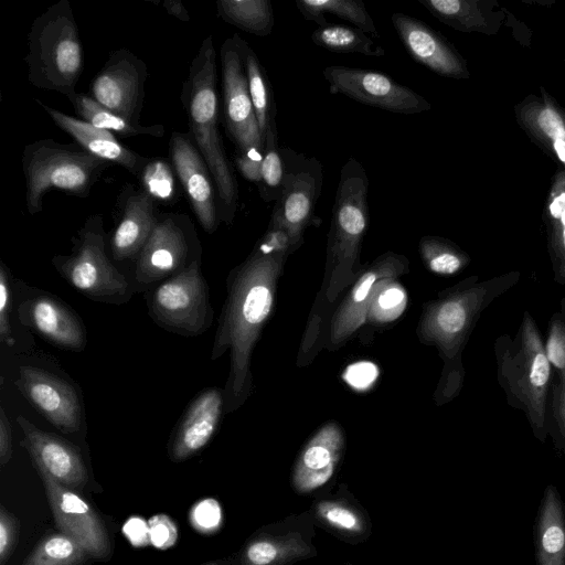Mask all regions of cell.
Listing matches in <instances>:
<instances>
[{
    "label": "cell",
    "instance_id": "8",
    "mask_svg": "<svg viewBox=\"0 0 565 565\" xmlns=\"http://www.w3.org/2000/svg\"><path fill=\"white\" fill-rule=\"evenodd\" d=\"M285 174L281 192L275 202L270 222L284 227L298 246L306 227L312 222L323 183V168L315 157L281 148Z\"/></svg>",
    "mask_w": 565,
    "mask_h": 565
},
{
    "label": "cell",
    "instance_id": "22",
    "mask_svg": "<svg viewBox=\"0 0 565 565\" xmlns=\"http://www.w3.org/2000/svg\"><path fill=\"white\" fill-rule=\"evenodd\" d=\"M19 318L58 348L82 351L86 347V330L81 318L53 296L39 295L25 300L20 306Z\"/></svg>",
    "mask_w": 565,
    "mask_h": 565
},
{
    "label": "cell",
    "instance_id": "29",
    "mask_svg": "<svg viewBox=\"0 0 565 565\" xmlns=\"http://www.w3.org/2000/svg\"><path fill=\"white\" fill-rule=\"evenodd\" d=\"M481 299L482 295L478 291H468L437 305L425 321V333L444 348H452L468 327Z\"/></svg>",
    "mask_w": 565,
    "mask_h": 565
},
{
    "label": "cell",
    "instance_id": "10",
    "mask_svg": "<svg viewBox=\"0 0 565 565\" xmlns=\"http://www.w3.org/2000/svg\"><path fill=\"white\" fill-rule=\"evenodd\" d=\"M223 115L228 136L239 154L263 157L264 139L248 90L238 34L221 46Z\"/></svg>",
    "mask_w": 565,
    "mask_h": 565
},
{
    "label": "cell",
    "instance_id": "17",
    "mask_svg": "<svg viewBox=\"0 0 565 565\" xmlns=\"http://www.w3.org/2000/svg\"><path fill=\"white\" fill-rule=\"evenodd\" d=\"M169 153L199 223L209 234L214 233L221 221L216 186L190 134L173 131L169 140Z\"/></svg>",
    "mask_w": 565,
    "mask_h": 565
},
{
    "label": "cell",
    "instance_id": "30",
    "mask_svg": "<svg viewBox=\"0 0 565 565\" xmlns=\"http://www.w3.org/2000/svg\"><path fill=\"white\" fill-rule=\"evenodd\" d=\"M398 264L399 260L396 257L386 258L375 270L364 273L359 279L334 319L332 328L334 341L344 340L365 321L376 282L396 271Z\"/></svg>",
    "mask_w": 565,
    "mask_h": 565
},
{
    "label": "cell",
    "instance_id": "34",
    "mask_svg": "<svg viewBox=\"0 0 565 565\" xmlns=\"http://www.w3.org/2000/svg\"><path fill=\"white\" fill-rule=\"evenodd\" d=\"M218 17L247 33L268 36L275 18L270 0H217Z\"/></svg>",
    "mask_w": 565,
    "mask_h": 565
},
{
    "label": "cell",
    "instance_id": "44",
    "mask_svg": "<svg viewBox=\"0 0 565 565\" xmlns=\"http://www.w3.org/2000/svg\"><path fill=\"white\" fill-rule=\"evenodd\" d=\"M150 543L157 548H169L178 539L174 522L166 514H156L149 522Z\"/></svg>",
    "mask_w": 565,
    "mask_h": 565
},
{
    "label": "cell",
    "instance_id": "2",
    "mask_svg": "<svg viewBox=\"0 0 565 565\" xmlns=\"http://www.w3.org/2000/svg\"><path fill=\"white\" fill-rule=\"evenodd\" d=\"M190 136L214 179L221 221L234 218L238 188L220 131L216 51L212 35L201 43L181 89Z\"/></svg>",
    "mask_w": 565,
    "mask_h": 565
},
{
    "label": "cell",
    "instance_id": "37",
    "mask_svg": "<svg viewBox=\"0 0 565 565\" xmlns=\"http://www.w3.org/2000/svg\"><path fill=\"white\" fill-rule=\"evenodd\" d=\"M551 248L561 271L565 274V170L558 171L552 181L545 203Z\"/></svg>",
    "mask_w": 565,
    "mask_h": 565
},
{
    "label": "cell",
    "instance_id": "49",
    "mask_svg": "<svg viewBox=\"0 0 565 565\" xmlns=\"http://www.w3.org/2000/svg\"><path fill=\"white\" fill-rule=\"evenodd\" d=\"M122 532L135 546H146L150 543L149 525L140 518L129 519L122 526Z\"/></svg>",
    "mask_w": 565,
    "mask_h": 565
},
{
    "label": "cell",
    "instance_id": "7",
    "mask_svg": "<svg viewBox=\"0 0 565 565\" xmlns=\"http://www.w3.org/2000/svg\"><path fill=\"white\" fill-rule=\"evenodd\" d=\"M316 525L308 510L258 527L232 556L234 565H295L317 556Z\"/></svg>",
    "mask_w": 565,
    "mask_h": 565
},
{
    "label": "cell",
    "instance_id": "36",
    "mask_svg": "<svg viewBox=\"0 0 565 565\" xmlns=\"http://www.w3.org/2000/svg\"><path fill=\"white\" fill-rule=\"evenodd\" d=\"M89 558L77 541L56 532L43 537L22 565H85Z\"/></svg>",
    "mask_w": 565,
    "mask_h": 565
},
{
    "label": "cell",
    "instance_id": "39",
    "mask_svg": "<svg viewBox=\"0 0 565 565\" xmlns=\"http://www.w3.org/2000/svg\"><path fill=\"white\" fill-rule=\"evenodd\" d=\"M406 302L405 290L390 278H382L376 282L367 316L372 321L390 322L401 316Z\"/></svg>",
    "mask_w": 565,
    "mask_h": 565
},
{
    "label": "cell",
    "instance_id": "48",
    "mask_svg": "<svg viewBox=\"0 0 565 565\" xmlns=\"http://www.w3.org/2000/svg\"><path fill=\"white\" fill-rule=\"evenodd\" d=\"M263 157L254 154H239L235 157V164L239 173L248 181L259 183L262 180Z\"/></svg>",
    "mask_w": 565,
    "mask_h": 565
},
{
    "label": "cell",
    "instance_id": "53",
    "mask_svg": "<svg viewBox=\"0 0 565 565\" xmlns=\"http://www.w3.org/2000/svg\"><path fill=\"white\" fill-rule=\"evenodd\" d=\"M202 565H234V559L233 557H228L223 559L211 561Z\"/></svg>",
    "mask_w": 565,
    "mask_h": 565
},
{
    "label": "cell",
    "instance_id": "6",
    "mask_svg": "<svg viewBox=\"0 0 565 565\" xmlns=\"http://www.w3.org/2000/svg\"><path fill=\"white\" fill-rule=\"evenodd\" d=\"M149 312L163 328L185 335H198L210 324L207 284L200 262L193 259L181 271L161 282L151 294Z\"/></svg>",
    "mask_w": 565,
    "mask_h": 565
},
{
    "label": "cell",
    "instance_id": "11",
    "mask_svg": "<svg viewBox=\"0 0 565 565\" xmlns=\"http://www.w3.org/2000/svg\"><path fill=\"white\" fill-rule=\"evenodd\" d=\"M369 178L355 158H349L340 170L332 207L329 249L338 262H352L369 224Z\"/></svg>",
    "mask_w": 565,
    "mask_h": 565
},
{
    "label": "cell",
    "instance_id": "16",
    "mask_svg": "<svg viewBox=\"0 0 565 565\" xmlns=\"http://www.w3.org/2000/svg\"><path fill=\"white\" fill-rule=\"evenodd\" d=\"M15 386L25 399L55 428L72 434L82 427L83 407L76 390L62 377L22 365Z\"/></svg>",
    "mask_w": 565,
    "mask_h": 565
},
{
    "label": "cell",
    "instance_id": "24",
    "mask_svg": "<svg viewBox=\"0 0 565 565\" xmlns=\"http://www.w3.org/2000/svg\"><path fill=\"white\" fill-rule=\"evenodd\" d=\"M223 405L218 388H206L191 402L169 443L172 461H184L205 447L218 426Z\"/></svg>",
    "mask_w": 565,
    "mask_h": 565
},
{
    "label": "cell",
    "instance_id": "5",
    "mask_svg": "<svg viewBox=\"0 0 565 565\" xmlns=\"http://www.w3.org/2000/svg\"><path fill=\"white\" fill-rule=\"evenodd\" d=\"M71 255L52 259L58 273L85 296L106 300L127 295L128 282L106 254L102 215L89 216L74 237Z\"/></svg>",
    "mask_w": 565,
    "mask_h": 565
},
{
    "label": "cell",
    "instance_id": "41",
    "mask_svg": "<svg viewBox=\"0 0 565 565\" xmlns=\"http://www.w3.org/2000/svg\"><path fill=\"white\" fill-rule=\"evenodd\" d=\"M140 183L153 200L170 202L175 195V183L170 166L163 159H150L139 177Z\"/></svg>",
    "mask_w": 565,
    "mask_h": 565
},
{
    "label": "cell",
    "instance_id": "47",
    "mask_svg": "<svg viewBox=\"0 0 565 565\" xmlns=\"http://www.w3.org/2000/svg\"><path fill=\"white\" fill-rule=\"evenodd\" d=\"M379 374L376 365L371 362H359L350 365L343 374L349 385L356 390H365L371 386Z\"/></svg>",
    "mask_w": 565,
    "mask_h": 565
},
{
    "label": "cell",
    "instance_id": "35",
    "mask_svg": "<svg viewBox=\"0 0 565 565\" xmlns=\"http://www.w3.org/2000/svg\"><path fill=\"white\" fill-rule=\"evenodd\" d=\"M312 42L334 53H356L372 57H382L385 50L362 30L337 23L318 26L311 33Z\"/></svg>",
    "mask_w": 565,
    "mask_h": 565
},
{
    "label": "cell",
    "instance_id": "32",
    "mask_svg": "<svg viewBox=\"0 0 565 565\" xmlns=\"http://www.w3.org/2000/svg\"><path fill=\"white\" fill-rule=\"evenodd\" d=\"M67 99L73 105L81 120L96 128L115 132L122 137L149 136L160 138L164 135V127L161 124L148 126L132 124L96 102L89 95L75 92Z\"/></svg>",
    "mask_w": 565,
    "mask_h": 565
},
{
    "label": "cell",
    "instance_id": "15",
    "mask_svg": "<svg viewBox=\"0 0 565 565\" xmlns=\"http://www.w3.org/2000/svg\"><path fill=\"white\" fill-rule=\"evenodd\" d=\"M195 236L189 216L159 213L147 243L136 257V279L151 284L171 277L188 265L191 243Z\"/></svg>",
    "mask_w": 565,
    "mask_h": 565
},
{
    "label": "cell",
    "instance_id": "3",
    "mask_svg": "<svg viewBox=\"0 0 565 565\" xmlns=\"http://www.w3.org/2000/svg\"><path fill=\"white\" fill-rule=\"evenodd\" d=\"M83 47L68 0H58L36 17L28 33L29 82L65 97L74 94L83 72Z\"/></svg>",
    "mask_w": 565,
    "mask_h": 565
},
{
    "label": "cell",
    "instance_id": "20",
    "mask_svg": "<svg viewBox=\"0 0 565 565\" xmlns=\"http://www.w3.org/2000/svg\"><path fill=\"white\" fill-rule=\"evenodd\" d=\"M17 422L36 469L45 471L74 491L84 490L88 482V472L77 447L58 435L39 429L23 416H18Z\"/></svg>",
    "mask_w": 565,
    "mask_h": 565
},
{
    "label": "cell",
    "instance_id": "52",
    "mask_svg": "<svg viewBox=\"0 0 565 565\" xmlns=\"http://www.w3.org/2000/svg\"><path fill=\"white\" fill-rule=\"evenodd\" d=\"M161 4L169 14L180 21L188 22L190 20L189 12L180 0H166Z\"/></svg>",
    "mask_w": 565,
    "mask_h": 565
},
{
    "label": "cell",
    "instance_id": "46",
    "mask_svg": "<svg viewBox=\"0 0 565 565\" xmlns=\"http://www.w3.org/2000/svg\"><path fill=\"white\" fill-rule=\"evenodd\" d=\"M221 520V509L216 501L207 499L193 507L191 522L202 532H210L217 527Z\"/></svg>",
    "mask_w": 565,
    "mask_h": 565
},
{
    "label": "cell",
    "instance_id": "28",
    "mask_svg": "<svg viewBox=\"0 0 565 565\" xmlns=\"http://www.w3.org/2000/svg\"><path fill=\"white\" fill-rule=\"evenodd\" d=\"M533 534L536 565H565V504L553 484L543 491Z\"/></svg>",
    "mask_w": 565,
    "mask_h": 565
},
{
    "label": "cell",
    "instance_id": "13",
    "mask_svg": "<svg viewBox=\"0 0 565 565\" xmlns=\"http://www.w3.org/2000/svg\"><path fill=\"white\" fill-rule=\"evenodd\" d=\"M148 70L142 60L127 49L109 53L94 76L90 97L132 124H140Z\"/></svg>",
    "mask_w": 565,
    "mask_h": 565
},
{
    "label": "cell",
    "instance_id": "45",
    "mask_svg": "<svg viewBox=\"0 0 565 565\" xmlns=\"http://www.w3.org/2000/svg\"><path fill=\"white\" fill-rule=\"evenodd\" d=\"M545 353L551 365L565 372V326L555 321L551 326L545 345Z\"/></svg>",
    "mask_w": 565,
    "mask_h": 565
},
{
    "label": "cell",
    "instance_id": "23",
    "mask_svg": "<svg viewBox=\"0 0 565 565\" xmlns=\"http://www.w3.org/2000/svg\"><path fill=\"white\" fill-rule=\"evenodd\" d=\"M520 128L565 170V108L545 88L530 94L514 107Z\"/></svg>",
    "mask_w": 565,
    "mask_h": 565
},
{
    "label": "cell",
    "instance_id": "55",
    "mask_svg": "<svg viewBox=\"0 0 565 565\" xmlns=\"http://www.w3.org/2000/svg\"><path fill=\"white\" fill-rule=\"evenodd\" d=\"M563 376L565 377V372L563 373Z\"/></svg>",
    "mask_w": 565,
    "mask_h": 565
},
{
    "label": "cell",
    "instance_id": "26",
    "mask_svg": "<svg viewBox=\"0 0 565 565\" xmlns=\"http://www.w3.org/2000/svg\"><path fill=\"white\" fill-rule=\"evenodd\" d=\"M50 116L54 124L68 134L82 148L94 157L108 163L125 168L137 178L140 177L150 158L120 143L110 131L96 128L78 118L62 113L41 100H35Z\"/></svg>",
    "mask_w": 565,
    "mask_h": 565
},
{
    "label": "cell",
    "instance_id": "1",
    "mask_svg": "<svg viewBox=\"0 0 565 565\" xmlns=\"http://www.w3.org/2000/svg\"><path fill=\"white\" fill-rule=\"evenodd\" d=\"M295 247L288 232L270 224L260 245L238 269L228 289L211 354L215 360L231 351V370L226 385L227 408L247 388L249 359L260 328L268 318L274 298L275 278L285 254Z\"/></svg>",
    "mask_w": 565,
    "mask_h": 565
},
{
    "label": "cell",
    "instance_id": "19",
    "mask_svg": "<svg viewBox=\"0 0 565 565\" xmlns=\"http://www.w3.org/2000/svg\"><path fill=\"white\" fill-rule=\"evenodd\" d=\"M391 21L407 53L416 63L444 77H470L466 60L441 33L401 12L393 13Z\"/></svg>",
    "mask_w": 565,
    "mask_h": 565
},
{
    "label": "cell",
    "instance_id": "9",
    "mask_svg": "<svg viewBox=\"0 0 565 565\" xmlns=\"http://www.w3.org/2000/svg\"><path fill=\"white\" fill-rule=\"evenodd\" d=\"M501 360L510 392L527 409L534 427L543 430L551 364L531 317L525 316L523 321L519 350L503 353Z\"/></svg>",
    "mask_w": 565,
    "mask_h": 565
},
{
    "label": "cell",
    "instance_id": "12",
    "mask_svg": "<svg viewBox=\"0 0 565 565\" xmlns=\"http://www.w3.org/2000/svg\"><path fill=\"white\" fill-rule=\"evenodd\" d=\"M332 94L395 114L415 115L430 110V103L391 76L373 70L327 66L322 72Z\"/></svg>",
    "mask_w": 565,
    "mask_h": 565
},
{
    "label": "cell",
    "instance_id": "31",
    "mask_svg": "<svg viewBox=\"0 0 565 565\" xmlns=\"http://www.w3.org/2000/svg\"><path fill=\"white\" fill-rule=\"evenodd\" d=\"M238 44L247 76L249 95L264 139L269 129L277 127V110L273 87L266 70L260 63L255 51L239 35Z\"/></svg>",
    "mask_w": 565,
    "mask_h": 565
},
{
    "label": "cell",
    "instance_id": "4",
    "mask_svg": "<svg viewBox=\"0 0 565 565\" xmlns=\"http://www.w3.org/2000/svg\"><path fill=\"white\" fill-rule=\"evenodd\" d=\"M108 166L78 143L40 139L25 145L22 170L28 212L34 215L42 211L43 196L50 189L79 198L88 196L93 184Z\"/></svg>",
    "mask_w": 565,
    "mask_h": 565
},
{
    "label": "cell",
    "instance_id": "18",
    "mask_svg": "<svg viewBox=\"0 0 565 565\" xmlns=\"http://www.w3.org/2000/svg\"><path fill=\"white\" fill-rule=\"evenodd\" d=\"M344 452L341 428L328 424L303 446L296 459L290 486L298 495L318 497L332 490Z\"/></svg>",
    "mask_w": 565,
    "mask_h": 565
},
{
    "label": "cell",
    "instance_id": "38",
    "mask_svg": "<svg viewBox=\"0 0 565 565\" xmlns=\"http://www.w3.org/2000/svg\"><path fill=\"white\" fill-rule=\"evenodd\" d=\"M285 174L281 147L278 143V129L271 128L264 138L262 180L257 184L259 195L266 203L276 202L280 195Z\"/></svg>",
    "mask_w": 565,
    "mask_h": 565
},
{
    "label": "cell",
    "instance_id": "27",
    "mask_svg": "<svg viewBox=\"0 0 565 565\" xmlns=\"http://www.w3.org/2000/svg\"><path fill=\"white\" fill-rule=\"evenodd\" d=\"M433 17L465 33L497 34L508 15L494 0H417Z\"/></svg>",
    "mask_w": 565,
    "mask_h": 565
},
{
    "label": "cell",
    "instance_id": "14",
    "mask_svg": "<svg viewBox=\"0 0 565 565\" xmlns=\"http://www.w3.org/2000/svg\"><path fill=\"white\" fill-rule=\"evenodd\" d=\"M36 470L58 532L77 541L92 558L109 559L111 544L107 527L97 511L79 492L61 484L45 471Z\"/></svg>",
    "mask_w": 565,
    "mask_h": 565
},
{
    "label": "cell",
    "instance_id": "33",
    "mask_svg": "<svg viewBox=\"0 0 565 565\" xmlns=\"http://www.w3.org/2000/svg\"><path fill=\"white\" fill-rule=\"evenodd\" d=\"M295 3L305 20L319 26L328 23L326 14L329 13L349 21L369 35L380 38L379 30L361 0H296Z\"/></svg>",
    "mask_w": 565,
    "mask_h": 565
},
{
    "label": "cell",
    "instance_id": "25",
    "mask_svg": "<svg viewBox=\"0 0 565 565\" xmlns=\"http://www.w3.org/2000/svg\"><path fill=\"white\" fill-rule=\"evenodd\" d=\"M120 220L110 239L111 255L121 262L137 257L157 223L154 200L143 189L127 184L119 200Z\"/></svg>",
    "mask_w": 565,
    "mask_h": 565
},
{
    "label": "cell",
    "instance_id": "51",
    "mask_svg": "<svg viewBox=\"0 0 565 565\" xmlns=\"http://www.w3.org/2000/svg\"><path fill=\"white\" fill-rule=\"evenodd\" d=\"M555 415L558 422L559 431L564 443L565 451V377H562L559 388L557 391V399L555 398Z\"/></svg>",
    "mask_w": 565,
    "mask_h": 565
},
{
    "label": "cell",
    "instance_id": "50",
    "mask_svg": "<svg viewBox=\"0 0 565 565\" xmlns=\"http://www.w3.org/2000/svg\"><path fill=\"white\" fill-rule=\"evenodd\" d=\"M12 456V431L10 422L0 407V465L6 466Z\"/></svg>",
    "mask_w": 565,
    "mask_h": 565
},
{
    "label": "cell",
    "instance_id": "54",
    "mask_svg": "<svg viewBox=\"0 0 565 565\" xmlns=\"http://www.w3.org/2000/svg\"><path fill=\"white\" fill-rule=\"evenodd\" d=\"M334 565H361V564H354V563H343V564H334Z\"/></svg>",
    "mask_w": 565,
    "mask_h": 565
},
{
    "label": "cell",
    "instance_id": "40",
    "mask_svg": "<svg viewBox=\"0 0 565 565\" xmlns=\"http://www.w3.org/2000/svg\"><path fill=\"white\" fill-rule=\"evenodd\" d=\"M420 252L429 269L437 274H455L465 263L462 254L440 237H424L420 242Z\"/></svg>",
    "mask_w": 565,
    "mask_h": 565
},
{
    "label": "cell",
    "instance_id": "43",
    "mask_svg": "<svg viewBox=\"0 0 565 565\" xmlns=\"http://www.w3.org/2000/svg\"><path fill=\"white\" fill-rule=\"evenodd\" d=\"M11 294L9 285V273L1 263L0 266V342L7 347L14 345V338L10 327Z\"/></svg>",
    "mask_w": 565,
    "mask_h": 565
},
{
    "label": "cell",
    "instance_id": "21",
    "mask_svg": "<svg viewBox=\"0 0 565 565\" xmlns=\"http://www.w3.org/2000/svg\"><path fill=\"white\" fill-rule=\"evenodd\" d=\"M316 527L350 545L365 543L373 534L369 511L345 483L315 497L308 508Z\"/></svg>",
    "mask_w": 565,
    "mask_h": 565
},
{
    "label": "cell",
    "instance_id": "42",
    "mask_svg": "<svg viewBox=\"0 0 565 565\" xmlns=\"http://www.w3.org/2000/svg\"><path fill=\"white\" fill-rule=\"evenodd\" d=\"M20 533L19 519L3 504L0 505V565H6L11 557Z\"/></svg>",
    "mask_w": 565,
    "mask_h": 565
}]
</instances>
